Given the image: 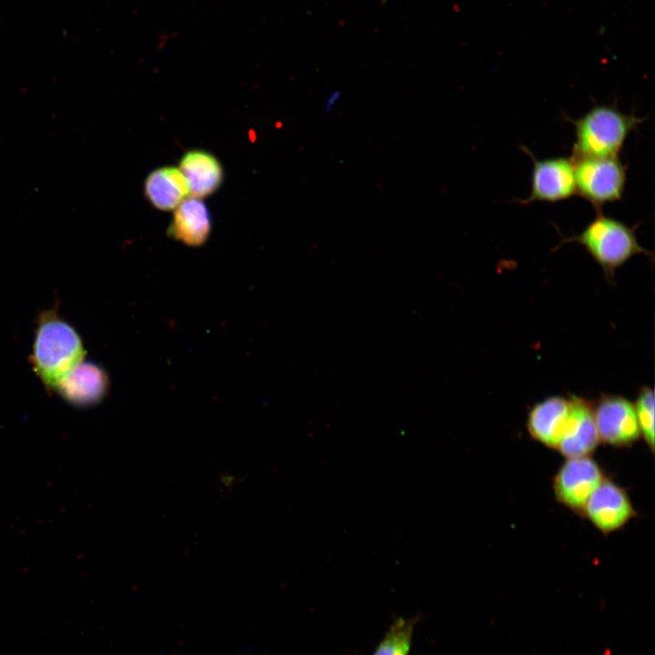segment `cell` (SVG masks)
I'll return each mask as SVG.
<instances>
[{"label":"cell","instance_id":"obj_1","mask_svg":"<svg viewBox=\"0 0 655 655\" xmlns=\"http://www.w3.org/2000/svg\"><path fill=\"white\" fill-rule=\"evenodd\" d=\"M86 351L76 330L54 310L44 311L37 321L31 364L45 386L57 383L85 358Z\"/></svg>","mask_w":655,"mask_h":655},{"label":"cell","instance_id":"obj_2","mask_svg":"<svg viewBox=\"0 0 655 655\" xmlns=\"http://www.w3.org/2000/svg\"><path fill=\"white\" fill-rule=\"evenodd\" d=\"M636 228L599 211L579 234L562 238L557 247L570 242L581 246L613 284L616 270L633 257L643 254L652 260V252L639 244Z\"/></svg>","mask_w":655,"mask_h":655},{"label":"cell","instance_id":"obj_3","mask_svg":"<svg viewBox=\"0 0 655 655\" xmlns=\"http://www.w3.org/2000/svg\"><path fill=\"white\" fill-rule=\"evenodd\" d=\"M572 159L619 156L629 135L646 119L611 105H596L577 119Z\"/></svg>","mask_w":655,"mask_h":655},{"label":"cell","instance_id":"obj_4","mask_svg":"<svg viewBox=\"0 0 655 655\" xmlns=\"http://www.w3.org/2000/svg\"><path fill=\"white\" fill-rule=\"evenodd\" d=\"M573 161L577 194L590 202L596 212L601 211L604 205L622 198L627 167L619 156L587 157Z\"/></svg>","mask_w":655,"mask_h":655},{"label":"cell","instance_id":"obj_5","mask_svg":"<svg viewBox=\"0 0 655 655\" xmlns=\"http://www.w3.org/2000/svg\"><path fill=\"white\" fill-rule=\"evenodd\" d=\"M522 149L532 159L533 167L530 194L518 202L525 205L537 201L558 202L577 194L575 166L571 156L538 159L526 147Z\"/></svg>","mask_w":655,"mask_h":655},{"label":"cell","instance_id":"obj_6","mask_svg":"<svg viewBox=\"0 0 655 655\" xmlns=\"http://www.w3.org/2000/svg\"><path fill=\"white\" fill-rule=\"evenodd\" d=\"M604 479L600 467L590 456L567 458L554 477L555 497L582 515L588 499Z\"/></svg>","mask_w":655,"mask_h":655},{"label":"cell","instance_id":"obj_7","mask_svg":"<svg viewBox=\"0 0 655 655\" xmlns=\"http://www.w3.org/2000/svg\"><path fill=\"white\" fill-rule=\"evenodd\" d=\"M592 407L600 441L626 447L640 438L634 404L628 398L602 394Z\"/></svg>","mask_w":655,"mask_h":655},{"label":"cell","instance_id":"obj_8","mask_svg":"<svg viewBox=\"0 0 655 655\" xmlns=\"http://www.w3.org/2000/svg\"><path fill=\"white\" fill-rule=\"evenodd\" d=\"M582 515L607 535L625 526L636 511L626 490L604 479L588 499Z\"/></svg>","mask_w":655,"mask_h":655},{"label":"cell","instance_id":"obj_9","mask_svg":"<svg viewBox=\"0 0 655 655\" xmlns=\"http://www.w3.org/2000/svg\"><path fill=\"white\" fill-rule=\"evenodd\" d=\"M569 398V414L556 449L567 458L590 456L600 442L592 403L575 395Z\"/></svg>","mask_w":655,"mask_h":655},{"label":"cell","instance_id":"obj_10","mask_svg":"<svg viewBox=\"0 0 655 655\" xmlns=\"http://www.w3.org/2000/svg\"><path fill=\"white\" fill-rule=\"evenodd\" d=\"M108 387L109 378L102 367L83 360L54 389L74 405L88 406L99 402L106 394Z\"/></svg>","mask_w":655,"mask_h":655},{"label":"cell","instance_id":"obj_11","mask_svg":"<svg viewBox=\"0 0 655 655\" xmlns=\"http://www.w3.org/2000/svg\"><path fill=\"white\" fill-rule=\"evenodd\" d=\"M570 409V398L552 396L536 403L529 412L527 428L541 444L557 448Z\"/></svg>","mask_w":655,"mask_h":655},{"label":"cell","instance_id":"obj_12","mask_svg":"<svg viewBox=\"0 0 655 655\" xmlns=\"http://www.w3.org/2000/svg\"><path fill=\"white\" fill-rule=\"evenodd\" d=\"M210 232V214L201 198L189 196L174 209L167 233L176 240L199 247L207 240Z\"/></svg>","mask_w":655,"mask_h":655},{"label":"cell","instance_id":"obj_13","mask_svg":"<svg viewBox=\"0 0 655 655\" xmlns=\"http://www.w3.org/2000/svg\"><path fill=\"white\" fill-rule=\"evenodd\" d=\"M179 170L185 176L189 196L203 198L216 192L223 181L218 159L204 150H190L180 159Z\"/></svg>","mask_w":655,"mask_h":655},{"label":"cell","instance_id":"obj_14","mask_svg":"<svg viewBox=\"0 0 655 655\" xmlns=\"http://www.w3.org/2000/svg\"><path fill=\"white\" fill-rule=\"evenodd\" d=\"M144 189L147 200L162 211L174 210L189 196L186 180L176 166L153 170L146 178Z\"/></svg>","mask_w":655,"mask_h":655},{"label":"cell","instance_id":"obj_15","mask_svg":"<svg viewBox=\"0 0 655 655\" xmlns=\"http://www.w3.org/2000/svg\"><path fill=\"white\" fill-rule=\"evenodd\" d=\"M420 614L411 619L395 618L372 655H409L413 632Z\"/></svg>","mask_w":655,"mask_h":655},{"label":"cell","instance_id":"obj_16","mask_svg":"<svg viewBox=\"0 0 655 655\" xmlns=\"http://www.w3.org/2000/svg\"><path fill=\"white\" fill-rule=\"evenodd\" d=\"M634 408L642 437L650 448L654 451V391L648 386L640 388L636 398Z\"/></svg>","mask_w":655,"mask_h":655},{"label":"cell","instance_id":"obj_17","mask_svg":"<svg viewBox=\"0 0 655 655\" xmlns=\"http://www.w3.org/2000/svg\"><path fill=\"white\" fill-rule=\"evenodd\" d=\"M339 98L340 92L338 90H334L328 96L327 100L324 104V116H327L330 113V111L339 100Z\"/></svg>","mask_w":655,"mask_h":655}]
</instances>
